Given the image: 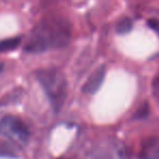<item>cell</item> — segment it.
<instances>
[{"label":"cell","mask_w":159,"mask_h":159,"mask_svg":"<svg viewBox=\"0 0 159 159\" xmlns=\"http://www.w3.org/2000/svg\"><path fill=\"white\" fill-rule=\"evenodd\" d=\"M147 24L152 31H155L159 35V21L158 20H156V19H149V20L147 21Z\"/></svg>","instance_id":"8fae6325"},{"label":"cell","mask_w":159,"mask_h":159,"mask_svg":"<svg viewBox=\"0 0 159 159\" xmlns=\"http://www.w3.org/2000/svg\"><path fill=\"white\" fill-rule=\"evenodd\" d=\"M0 156L3 157H16V150L6 142L0 141Z\"/></svg>","instance_id":"ba28073f"},{"label":"cell","mask_w":159,"mask_h":159,"mask_svg":"<svg viewBox=\"0 0 159 159\" xmlns=\"http://www.w3.org/2000/svg\"><path fill=\"white\" fill-rule=\"evenodd\" d=\"M37 77L51 106L56 111H59L66 98L68 85L64 74L58 69L48 68L38 71Z\"/></svg>","instance_id":"7a4b0ae2"},{"label":"cell","mask_w":159,"mask_h":159,"mask_svg":"<svg viewBox=\"0 0 159 159\" xmlns=\"http://www.w3.org/2000/svg\"><path fill=\"white\" fill-rule=\"evenodd\" d=\"M152 94H154V97L156 98L157 102L159 104V75L154 80L152 85Z\"/></svg>","instance_id":"30bf717a"},{"label":"cell","mask_w":159,"mask_h":159,"mask_svg":"<svg viewBox=\"0 0 159 159\" xmlns=\"http://www.w3.org/2000/svg\"><path fill=\"white\" fill-rule=\"evenodd\" d=\"M21 40H22V37H20V36L1 39L0 40V52H6V51H10L18 48L19 45L21 44Z\"/></svg>","instance_id":"8992f818"},{"label":"cell","mask_w":159,"mask_h":159,"mask_svg":"<svg viewBox=\"0 0 159 159\" xmlns=\"http://www.w3.org/2000/svg\"><path fill=\"white\" fill-rule=\"evenodd\" d=\"M106 75V66H102L97 68L86 80V82L82 86V91L85 94H95L102 86Z\"/></svg>","instance_id":"277c9868"},{"label":"cell","mask_w":159,"mask_h":159,"mask_svg":"<svg viewBox=\"0 0 159 159\" xmlns=\"http://www.w3.org/2000/svg\"><path fill=\"white\" fill-rule=\"evenodd\" d=\"M132 27H133L132 20L129 18H123L117 23L116 31H117L118 34H126L132 30Z\"/></svg>","instance_id":"52a82bcc"},{"label":"cell","mask_w":159,"mask_h":159,"mask_svg":"<svg viewBox=\"0 0 159 159\" xmlns=\"http://www.w3.org/2000/svg\"><path fill=\"white\" fill-rule=\"evenodd\" d=\"M70 38V27L60 18H47L40 21L31 32L25 50L38 53L51 48H60L66 45Z\"/></svg>","instance_id":"6da1fadb"},{"label":"cell","mask_w":159,"mask_h":159,"mask_svg":"<svg viewBox=\"0 0 159 159\" xmlns=\"http://www.w3.org/2000/svg\"><path fill=\"white\" fill-rule=\"evenodd\" d=\"M149 113V107H148L147 104H144L143 106H141L139 108V110L135 113V118L136 119H143V118H146Z\"/></svg>","instance_id":"9c48e42d"},{"label":"cell","mask_w":159,"mask_h":159,"mask_svg":"<svg viewBox=\"0 0 159 159\" xmlns=\"http://www.w3.org/2000/svg\"><path fill=\"white\" fill-rule=\"evenodd\" d=\"M143 159H159V139H149L145 142L142 149Z\"/></svg>","instance_id":"5b68a950"},{"label":"cell","mask_w":159,"mask_h":159,"mask_svg":"<svg viewBox=\"0 0 159 159\" xmlns=\"http://www.w3.org/2000/svg\"><path fill=\"white\" fill-rule=\"evenodd\" d=\"M0 134L14 143H26L30 137V131L18 117L6 116L0 120Z\"/></svg>","instance_id":"3957f363"}]
</instances>
